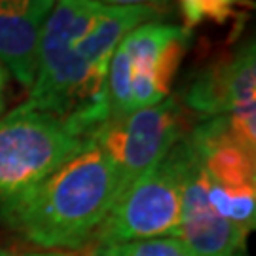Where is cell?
Wrapping results in <instances>:
<instances>
[{"label": "cell", "instance_id": "cell-1", "mask_svg": "<svg viewBox=\"0 0 256 256\" xmlns=\"http://www.w3.org/2000/svg\"><path fill=\"white\" fill-rule=\"evenodd\" d=\"M116 200V167L88 138L72 160L2 210L0 220L36 247L74 252L92 245Z\"/></svg>", "mask_w": 256, "mask_h": 256}, {"label": "cell", "instance_id": "cell-2", "mask_svg": "<svg viewBox=\"0 0 256 256\" xmlns=\"http://www.w3.org/2000/svg\"><path fill=\"white\" fill-rule=\"evenodd\" d=\"M101 8L97 0H59L55 4L42 27L36 78L23 106L59 118H68L86 106H101L108 112L104 86L74 54V46L92 28Z\"/></svg>", "mask_w": 256, "mask_h": 256}, {"label": "cell", "instance_id": "cell-3", "mask_svg": "<svg viewBox=\"0 0 256 256\" xmlns=\"http://www.w3.org/2000/svg\"><path fill=\"white\" fill-rule=\"evenodd\" d=\"M190 44V28L158 21L128 32L110 59L104 82L110 120L165 101Z\"/></svg>", "mask_w": 256, "mask_h": 256}, {"label": "cell", "instance_id": "cell-4", "mask_svg": "<svg viewBox=\"0 0 256 256\" xmlns=\"http://www.w3.org/2000/svg\"><path fill=\"white\" fill-rule=\"evenodd\" d=\"M88 138L66 118L23 104L0 118V212L72 160Z\"/></svg>", "mask_w": 256, "mask_h": 256}, {"label": "cell", "instance_id": "cell-5", "mask_svg": "<svg viewBox=\"0 0 256 256\" xmlns=\"http://www.w3.org/2000/svg\"><path fill=\"white\" fill-rule=\"evenodd\" d=\"M182 186V156L176 144L114 202L92 245L178 238Z\"/></svg>", "mask_w": 256, "mask_h": 256}, {"label": "cell", "instance_id": "cell-6", "mask_svg": "<svg viewBox=\"0 0 256 256\" xmlns=\"http://www.w3.org/2000/svg\"><path fill=\"white\" fill-rule=\"evenodd\" d=\"M192 129V114L176 97L137 110L124 118L104 122L92 138L118 173V198L138 176L160 164Z\"/></svg>", "mask_w": 256, "mask_h": 256}, {"label": "cell", "instance_id": "cell-7", "mask_svg": "<svg viewBox=\"0 0 256 256\" xmlns=\"http://www.w3.org/2000/svg\"><path fill=\"white\" fill-rule=\"evenodd\" d=\"M192 116L224 118L248 152L256 154V55L254 40L216 57L184 84L178 97Z\"/></svg>", "mask_w": 256, "mask_h": 256}, {"label": "cell", "instance_id": "cell-8", "mask_svg": "<svg viewBox=\"0 0 256 256\" xmlns=\"http://www.w3.org/2000/svg\"><path fill=\"white\" fill-rule=\"evenodd\" d=\"M186 137L207 176L210 205L250 236L256 224V154L234 137L224 116L203 120Z\"/></svg>", "mask_w": 256, "mask_h": 256}, {"label": "cell", "instance_id": "cell-9", "mask_svg": "<svg viewBox=\"0 0 256 256\" xmlns=\"http://www.w3.org/2000/svg\"><path fill=\"white\" fill-rule=\"evenodd\" d=\"M182 156V209L178 239L194 256H247V234L210 205L207 176L188 137L178 142Z\"/></svg>", "mask_w": 256, "mask_h": 256}, {"label": "cell", "instance_id": "cell-10", "mask_svg": "<svg viewBox=\"0 0 256 256\" xmlns=\"http://www.w3.org/2000/svg\"><path fill=\"white\" fill-rule=\"evenodd\" d=\"M55 0H0V63L23 88L36 78L42 27Z\"/></svg>", "mask_w": 256, "mask_h": 256}, {"label": "cell", "instance_id": "cell-11", "mask_svg": "<svg viewBox=\"0 0 256 256\" xmlns=\"http://www.w3.org/2000/svg\"><path fill=\"white\" fill-rule=\"evenodd\" d=\"M88 256H194L178 238L148 239L112 245H90Z\"/></svg>", "mask_w": 256, "mask_h": 256}, {"label": "cell", "instance_id": "cell-12", "mask_svg": "<svg viewBox=\"0 0 256 256\" xmlns=\"http://www.w3.org/2000/svg\"><path fill=\"white\" fill-rule=\"evenodd\" d=\"M182 12L184 27L192 30L205 21H212L216 25H224L230 19H236L239 14V6L248 8L252 2L248 0H178Z\"/></svg>", "mask_w": 256, "mask_h": 256}, {"label": "cell", "instance_id": "cell-13", "mask_svg": "<svg viewBox=\"0 0 256 256\" xmlns=\"http://www.w3.org/2000/svg\"><path fill=\"white\" fill-rule=\"evenodd\" d=\"M104 6H152L156 8L158 4H164L167 0H97Z\"/></svg>", "mask_w": 256, "mask_h": 256}, {"label": "cell", "instance_id": "cell-14", "mask_svg": "<svg viewBox=\"0 0 256 256\" xmlns=\"http://www.w3.org/2000/svg\"><path fill=\"white\" fill-rule=\"evenodd\" d=\"M8 80H10V74L8 70L2 66L0 63V118L4 116V110H6V92H8Z\"/></svg>", "mask_w": 256, "mask_h": 256}, {"label": "cell", "instance_id": "cell-15", "mask_svg": "<svg viewBox=\"0 0 256 256\" xmlns=\"http://www.w3.org/2000/svg\"><path fill=\"white\" fill-rule=\"evenodd\" d=\"M0 256H74L63 250H42V252H16L8 248H0Z\"/></svg>", "mask_w": 256, "mask_h": 256}, {"label": "cell", "instance_id": "cell-16", "mask_svg": "<svg viewBox=\"0 0 256 256\" xmlns=\"http://www.w3.org/2000/svg\"><path fill=\"white\" fill-rule=\"evenodd\" d=\"M55 2H59V0H55Z\"/></svg>", "mask_w": 256, "mask_h": 256}]
</instances>
